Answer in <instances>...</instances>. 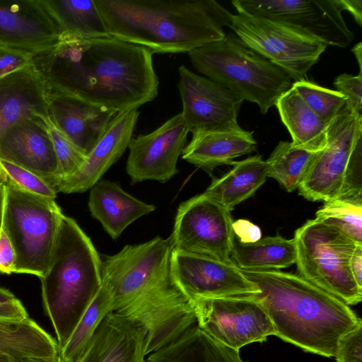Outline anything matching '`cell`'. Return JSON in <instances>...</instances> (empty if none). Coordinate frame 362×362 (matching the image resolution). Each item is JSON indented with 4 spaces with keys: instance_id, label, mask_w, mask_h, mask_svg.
I'll return each instance as SVG.
<instances>
[{
    "instance_id": "6da1fadb",
    "label": "cell",
    "mask_w": 362,
    "mask_h": 362,
    "mask_svg": "<svg viewBox=\"0 0 362 362\" xmlns=\"http://www.w3.org/2000/svg\"><path fill=\"white\" fill-rule=\"evenodd\" d=\"M152 56L144 47L111 36L60 35L54 46L33 53L32 65L49 91L122 112L156 98Z\"/></svg>"
},
{
    "instance_id": "7a4b0ae2",
    "label": "cell",
    "mask_w": 362,
    "mask_h": 362,
    "mask_svg": "<svg viewBox=\"0 0 362 362\" xmlns=\"http://www.w3.org/2000/svg\"><path fill=\"white\" fill-rule=\"evenodd\" d=\"M259 290L276 337L303 351L335 357L339 339L362 324L342 300L298 274L240 269Z\"/></svg>"
},
{
    "instance_id": "3957f363",
    "label": "cell",
    "mask_w": 362,
    "mask_h": 362,
    "mask_svg": "<svg viewBox=\"0 0 362 362\" xmlns=\"http://www.w3.org/2000/svg\"><path fill=\"white\" fill-rule=\"evenodd\" d=\"M108 35L153 53H183L218 41L232 16L214 0H94Z\"/></svg>"
},
{
    "instance_id": "277c9868",
    "label": "cell",
    "mask_w": 362,
    "mask_h": 362,
    "mask_svg": "<svg viewBox=\"0 0 362 362\" xmlns=\"http://www.w3.org/2000/svg\"><path fill=\"white\" fill-rule=\"evenodd\" d=\"M40 279L44 310L60 351L103 284L101 258L74 218L62 214L51 259Z\"/></svg>"
},
{
    "instance_id": "5b68a950",
    "label": "cell",
    "mask_w": 362,
    "mask_h": 362,
    "mask_svg": "<svg viewBox=\"0 0 362 362\" xmlns=\"http://www.w3.org/2000/svg\"><path fill=\"white\" fill-rule=\"evenodd\" d=\"M188 54L199 72L243 101L257 103L262 114L292 86V78L284 70L232 35Z\"/></svg>"
},
{
    "instance_id": "8992f818",
    "label": "cell",
    "mask_w": 362,
    "mask_h": 362,
    "mask_svg": "<svg viewBox=\"0 0 362 362\" xmlns=\"http://www.w3.org/2000/svg\"><path fill=\"white\" fill-rule=\"evenodd\" d=\"M298 189L311 202H362V115L348 100L329 123L326 145L315 153Z\"/></svg>"
},
{
    "instance_id": "52a82bcc",
    "label": "cell",
    "mask_w": 362,
    "mask_h": 362,
    "mask_svg": "<svg viewBox=\"0 0 362 362\" xmlns=\"http://www.w3.org/2000/svg\"><path fill=\"white\" fill-rule=\"evenodd\" d=\"M4 180L2 228L15 250V273L40 278L51 259L63 213L55 200L26 192Z\"/></svg>"
},
{
    "instance_id": "ba28073f",
    "label": "cell",
    "mask_w": 362,
    "mask_h": 362,
    "mask_svg": "<svg viewBox=\"0 0 362 362\" xmlns=\"http://www.w3.org/2000/svg\"><path fill=\"white\" fill-rule=\"evenodd\" d=\"M298 275L348 305L362 300V288L350 267L359 245L317 218L307 221L294 235Z\"/></svg>"
},
{
    "instance_id": "9c48e42d",
    "label": "cell",
    "mask_w": 362,
    "mask_h": 362,
    "mask_svg": "<svg viewBox=\"0 0 362 362\" xmlns=\"http://www.w3.org/2000/svg\"><path fill=\"white\" fill-rule=\"evenodd\" d=\"M230 28L246 46L281 68L295 81L305 79L327 47L302 28L244 12L233 14Z\"/></svg>"
},
{
    "instance_id": "30bf717a",
    "label": "cell",
    "mask_w": 362,
    "mask_h": 362,
    "mask_svg": "<svg viewBox=\"0 0 362 362\" xmlns=\"http://www.w3.org/2000/svg\"><path fill=\"white\" fill-rule=\"evenodd\" d=\"M170 238L157 236L138 245H125L101 259L102 281L108 289L112 312L119 313L147 290L171 278Z\"/></svg>"
},
{
    "instance_id": "8fae6325",
    "label": "cell",
    "mask_w": 362,
    "mask_h": 362,
    "mask_svg": "<svg viewBox=\"0 0 362 362\" xmlns=\"http://www.w3.org/2000/svg\"><path fill=\"white\" fill-rule=\"evenodd\" d=\"M228 210L204 193L182 202L170 238L173 249L231 262L235 239Z\"/></svg>"
},
{
    "instance_id": "7c38bea8",
    "label": "cell",
    "mask_w": 362,
    "mask_h": 362,
    "mask_svg": "<svg viewBox=\"0 0 362 362\" xmlns=\"http://www.w3.org/2000/svg\"><path fill=\"white\" fill-rule=\"evenodd\" d=\"M192 303L197 326L233 349L264 341L275 334L264 308L254 295L202 298Z\"/></svg>"
},
{
    "instance_id": "4fadbf2b",
    "label": "cell",
    "mask_w": 362,
    "mask_h": 362,
    "mask_svg": "<svg viewBox=\"0 0 362 362\" xmlns=\"http://www.w3.org/2000/svg\"><path fill=\"white\" fill-rule=\"evenodd\" d=\"M238 12H244L302 28L327 46L345 47L354 33L342 16L339 0H233Z\"/></svg>"
},
{
    "instance_id": "5bb4252c",
    "label": "cell",
    "mask_w": 362,
    "mask_h": 362,
    "mask_svg": "<svg viewBox=\"0 0 362 362\" xmlns=\"http://www.w3.org/2000/svg\"><path fill=\"white\" fill-rule=\"evenodd\" d=\"M171 278L192 302L202 298L252 296L259 292L233 262L172 249Z\"/></svg>"
},
{
    "instance_id": "9a60e30c",
    "label": "cell",
    "mask_w": 362,
    "mask_h": 362,
    "mask_svg": "<svg viewBox=\"0 0 362 362\" xmlns=\"http://www.w3.org/2000/svg\"><path fill=\"white\" fill-rule=\"evenodd\" d=\"M178 74L181 113L189 132L243 129L238 122L243 100L221 84L184 65L179 66Z\"/></svg>"
},
{
    "instance_id": "2e32d148",
    "label": "cell",
    "mask_w": 362,
    "mask_h": 362,
    "mask_svg": "<svg viewBox=\"0 0 362 362\" xmlns=\"http://www.w3.org/2000/svg\"><path fill=\"white\" fill-rule=\"evenodd\" d=\"M188 133L180 112L152 132L132 137L126 166L131 183L145 180L165 182L177 174V163L186 146Z\"/></svg>"
},
{
    "instance_id": "e0dca14e",
    "label": "cell",
    "mask_w": 362,
    "mask_h": 362,
    "mask_svg": "<svg viewBox=\"0 0 362 362\" xmlns=\"http://www.w3.org/2000/svg\"><path fill=\"white\" fill-rule=\"evenodd\" d=\"M49 121L28 118L13 124L0 139V159L37 174L57 190L62 177Z\"/></svg>"
},
{
    "instance_id": "ac0fdd59",
    "label": "cell",
    "mask_w": 362,
    "mask_h": 362,
    "mask_svg": "<svg viewBox=\"0 0 362 362\" xmlns=\"http://www.w3.org/2000/svg\"><path fill=\"white\" fill-rule=\"evenodd\" d=\"M60 35L41 0L0 1V45L35 53L54 46Z\"/></svg>"
},
{
    "instance_id": "d6986e66",
    "label": "cell",
    "mask_w": 362,
    "mask_h": 362,
    "mask_svg": "<svg viewBox=\"0 0 362 362\" xmlns=\"http://www.w3.org/2000/svg\"><path fill=\"white\" fill-rule=\"evenodd\" d=\"M139 115L138 109L119 112L87 155L80 168L59 183L57 187V192H84L100 180L128 148Z\"/></svg>"
},
{
    "instance_id": "ffe728a7",
    "label": "cell",
    "mask_w": 362,
    "mask_h": 362,
    "mask_svg": "<svg viewBox=\"0 0 362 362\" xmlns=\"http://www.w3.org/2000/svg\"><path fill=\"white\" fill-rule=\"evenodd\" d=\"M47 103L50 122L86 157L119 112L49 90Z\"/></svg>"
},
{
    "instance_id": "44dd1931",
    "label": "cell",
    "mask_w": 362,
    "mask_h": 362,
    "mask_svg": "<svg viewBox=\"0 0 362 362\" xmlns=\"http://www.w3.org/2000/svg\"><path fill=\"white\" fill-rule=\"evenodd\" d=\"M147 330L117 313H108L79 362H146Z\"/></svg>"
},
{
    "instance_id": "7402d4cb",
    "label": "cell",
    "mask_w": 362,
    "mask_h": 362,
    "mask_svg": "<svg viewBox=\"0 0 362 362\" xmlns=\"http://www.w3.org/2000/svg\"><path fill=\"white\" fill-rule=\"evenodd\" d=\"M48 93L49 89L33 65L0 78V139L20 120L49 121Z\"/></svg>"
},
{
    "instance_id": "603a6c76",
    "label": "cell",
    "mask_w": 362,
    "mask_h": 362,
    "mask_svg": "<svg viewBox=\"0 0 362 362\" xmlns=\"http://www.w3.org/2000/svg\"><path fill=\"white\" fill-rule=\"evenodd\" d=\"M90 189V212L113 240L136 219L156 209L154 205L135 198L115 182L100 180Z\"/></svg>"
},
{
    "instance_id": "cb8c5ba5",
    "label": "cell",
    "mask_w": 362,
    "mask_h": 362,
    "mask_svg": "<svg viewBox=\"0 0 362 362\" xmlns=\"http://www.w3.org/2000/svg\"><path fill=\"white\" fill-rule=\"evenodd\" d=\"M253 132L240 131H203L192 134L182 158L204 169L232 165L234 159L256 150Z\"/></svg>"
},
{
    "instance_id": "d4e9b609",
    "label": "cell",
    "mask_w": 362,
    "mask_h": 362,
    "mask_svg": "<svg viewBox=\"0 0 362 362\" xmlns=\"http://www.w3.org/2000/svg\"><path fill=\"white\" fill-rule=\"evenodd\" d=\"M146 362H247L239 351L219 342L201 329L192 326L178 338L152 352Z\"/></svg>"
},
{
    "instance_id": "484cf974",
    "label": "cell",
    "mask_w": 362,
    "mask_h": 362,
    "mask_svg": "<svg viewBox=\"0 0 362 362\" xmlns=\"http://www.w3.org/2000/svg\"><path fill=\"white\" fill-rule=\"evenodd\" d=\"M59 356L57 340L33 319L0 321V357L19 362L26 358Z\"/></svg>"
},
{
    "instance_id": "4316f807",
    "label": "cell",
    "mask_w": 362,
    "mask_h": 362,
    "mask_svg": "<svg viewBox=\"0 0 362 362\" xmlns=\"http://www.w3.org/2000/svg\"><path fill=\"white\" fill-rule=\"evenodd\" d=\"M232 165L230 171L214 179L204 192L229 211L252 197L268 177L266 163L261 156L234 161Z\"/></svg>"
},
{
    "instance_id": "83f0119b",
    "label": "cell",
    "mask_w": 362,
    "mask_h": 362,
    "mask_svg": "<svg viewBox=\"0 0 362 362\" xmlns=\"http://www.w3.org/2000/svg\"><path fill=\"white\" fill-rule=\"evenodd\" d=\"M275 106L294 146L313 153L325 146L328 124L308 106L293 88L284 93Z\"/></svg>"
},
{
    "instance_id": "f1b7e54d",
    "label": "cell",
    "mask_w": 362,
    "mask_h": 362,
    "mask_svg": "<svg viewBox=\"0 0 362 362\" xmlns=\"http://www.w3.org/2000/svg\"><path fill=\"white\" fill-rule=\"evenodd\" d=\"M231 257L240 269L279 270L296 264L295 242L276 235L244 244L235 236Z\"/></svg>"
},
{
    "instance_id": "f546056e",
    "label": "cell",
    "mask_w": 362,
    "mask_h": 362,
    "mask_svg": "<svg viewBox=\"0 0 362 362\" xmlns=\"http://www.w3.org/2000/svg\"><path fill=\"white\" fill-rule=\"evenodd\" d=\"M60 35L84 38L110 36L94 0H41Z\"/></svg>"
},
{
    "instance_id": "4dcf8cb0",
    "label": "cell",
    "mask_w": 362,
    "mask_h": 362,
    "mask_svg": "<svg viewBox=\"0 0 362 362\" xmlns=\"http://www.w3.org/2000/svg\"><path fill=\"white\" fill-rule=\"evenodd\" d=\"M112 312V299L107 287L102 286L78 324L59 351L63 362H79L96 329L105 316Z\"/></svg>"
},
{
    "instance_id": "1f68e13d",
    "label": "cell",
    "mask_w": 362,
    "mask_h": 362,
    "mask_svg": "<svg viewBox=\"0 0 362 362\" xmlns=\"http://www.w3.org/2000/svg\"><path fill=\"white\" fill-rule=\"evenodd\" d=\"M315 154L294 146L291 142L281 141L265 160L267 175L286 191L293 192L298 189Z\"/></svg>"
},
{
    "instance_id": "d6a6232c",
    "label": "cell",
    "mask_w": 362,
    "mask_h": 362,
    "mask_svg": "<svg viewBox=\"0 0 362 362\" xmlns=\"http://www.w3.org/2000/svg\"><path fill=\"white\" fill-rule=\"evenodd\" d=\"M362 245V202L336 199L325 202L316 218Z\"/></svg>"
},
{
    "instance_id": "836d02e7",
    "label": "cell",
    "mask_w": 362,
    "mask_h": 362,
    "mask_svg": "<svg viewBox=\"0 0 362 362\" xmlns=\"http://www.w3.org/2000/svg\"><path fill=\"white\" fill-rule=\"evenodd\" d=\"M291 87L308 106L327 124L347 101L346 98L340 92L325 88L305 79L295 81Z\"/></svg>"
},
{
    "instance_id": "e575fe53",
    "label": "cell",
    "mask_w": 362,
    "mask_h": 362,
    "mask_svg": "<svg viewBox=\"0 0 362 362\" xmlns=\"http://www.w3.org/2000/svg\"><path fill=\"white\" fill-rule=\"evenodd\" d=\"M0 175L14 185L32 194L55 200L57 190L37 174L0 159Z\"/></svg>"
},
{
    "instance_id": "d590c367",
    "label": "cell",
    "mask_w": 362,
    "mask_h": 362,
    "mask_svg": "<svg viewBox=\"0 0 362 362\" xmlns=\"http://www.w3.org/2000/svg\"><path fill=\"white\" fill-rule=\"evenodd\" d=\"M47 127L59 162L62 181L80 168L86 156L50 121Z\"/></svg>"
},
{
    "instance_id": "8d00e7d4",
    "label": "cell",
    "mask_w": 362,
    "mask_h": 362,
    "mask_svg": "<svg viewBox=\"0 0 362 362\" xmlns=\"http://www.w3.org/2000/svg\"><path fill=\"white\" fill-rule=\"evenodd\" d=\"M335 358L337 362H362V324L339 339Z\"/></svg>"
},
{
    "instance_id": "74e56055",
    "label": "cell",
    "mask_w": 362,
    "mask_h": 362,
    "mask_svg": "<svg viewBox=\"0 0 362 362\" xmlns=\"http://www.w3.org/2000/svg\"><path fill=\"white\" fill-rule=\"evenodd\" d=\"M334 84L337 91L346 98L352 108L362 115V74L358 76L340 74L336 77Z\"/></svg>"
},
{
    "instance_id": "f35d334b",
    "label": "cell",
    "mask_w": 362,
    "mask_h": 362,
    "mask_svg": "<svg viewBox=\"0 0 362 362\" xmlns=\"http://www.w3.org/2000/svg\"><path fill=\"white\" fill-rule=\"evenodd\" d=\"M33 53L0 45V78L32 65Z\"/></svg>"
},
{
    "instance_id": "ab89813d",
    "label": "cell",
    "mask_w": 362,
    "mask_h": 362,
    "mask_svg": "<svg viewBox=\"0 0 362 362\" xmlns=\"http://www.w3.org/2000/svg\"><path fill=\"white\" fill-rule=\"evenodd\" d=\"M28 317L23 303L10 291L0 293V321H22Z\"/></svg>"
},
{
    "instance_id": "60d3db41",
    "label": "cell",
    "mask_w": 362,
    "mask_h": 362,
    "mask_svg": "<svg viewBox=\"0 0 362 362\" xmlns=\"http://www.w3.org/2000/svg\"><path fill=\"white\" fill-rule=\"evenodd\" d=\"M16 255L13 246L1 226L0 230V273L11 274L16 272Z\"/></svg>"
},
{
    "instance_id": "b9f144b4",
    "label": "cell",
    "mask_w": 362,
    "mask_h": 362,
    "mask_svg": "<svg viewBox=\"0 0 362 362\" xmlns=\"http://www.w3.org/2000/svg\"><path fill=\"white\" fill-rule=\"evenodd\" d=\"M232 228L235 236L241 243H253L262 238L260 228L247 220L233 221Z\"/></svg>"
},
{
    "instance_id": "7bdbcfd3",
    "label": "cell",
    "mask_w": 362,
    "mask_h": 362,
    "mask_svg": "<svg viewBox=\"0 0 362 362\" xmlns=\"http://www.w3.org/2000/svg\"><path fill=\"white\" fill-rule=\"evenodd\" d=\"M350 267L356 284L362 288V245L356 247L351 257Z\"/></svg>"
},
{
    "instance_id": "ee69618b",
    "label": "cell",
    "mask_w": 362,
    "mask_h": 362,
    "mask_svg": "<svg viewBox=\"0 0 362 362\" xmlns=\"http://www.w3.org/2000/svg\"><path fill=\"white\" fill-rule=\"evenodd\" d=\"M342 10L348 11L354 16L356 23L362 26V1L361 0H339Z\"/></svg>"
},
{
    "instance_id": "f6af8a7d",
    "label": "cell",
    "mask_w": 362,
    "mask_h": 362,
    "mask_svg": "<svg viewBox=\"0 0 362 362\" xmlns=\"http://www.w3.org/2000/svg\"><path fill=\"white\" fill-rule=\"evenodd\" d=\"M6 197L5 181L0 175V230L2 226L4 202Z\"/></svg>"
},
{
    "instance_id": "bcb514c9",
    "label": "cell",
    "mask_w": 362,
    "mask_h": 362,
    "mask_svg": "<svg viewBox=\"0 0 362 362\" xmlns=\"http://www.w3.org/2000/svg\"><path fill=\"white\" fill-rule=\"evenodd\" d=\"M352 52L356 56V58L358 61L359 69V73H361V62H362V43L360 42L357 45H356L352 48Z\"/></svg>"
},
{
    "instance_id": "7dc6e473",
    "label": "cell",
    "mask_w": 362,
    "mask_h": 362,
    "mask_svg": "<svg viewBox=\"0 0 362 362\" xmlns=\"http://www.w3.org/2000/svg\"><path fill=\"white\" fill-rule=\"evenodd\" d=\"M19 362H63L59 356L54 358H26Z\"/></svg>"
},
{
    "instance_id": "c3c4849f",
    "label": "cell",
    "mask_w": 362,
    "mask_h": 362,
    "mask_svg": "<svg viewBox=\"0 0 362 362\" xmlns=\"http://www.w3.org/2000/svg\"><path fill=\"white\" fill-rule=\"evenodd\" d=\"M0 362H13L9 358H5V357H0Z\"/></svg>"
},
{
    "instance_id": "681fc988",
    "label": "cell",
    "mask_w": 362,
    "mask_h": 362,
    "mask_svg": "<svg viewBox=\"0 0 362 362\" xmlns=\"http://www.w3.org/2000/svg\"><path fill=\"white\" fill-rule=\"evenodd\" d=\"M5 290V288L0 287V293L4 292Z\"/></svg>"
}]
</instances>
